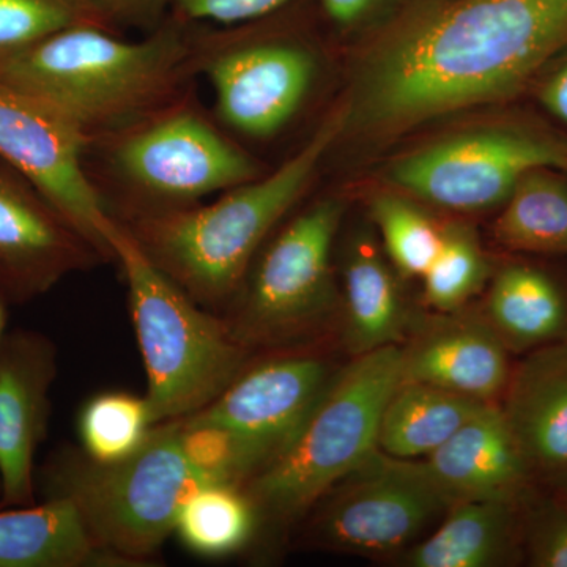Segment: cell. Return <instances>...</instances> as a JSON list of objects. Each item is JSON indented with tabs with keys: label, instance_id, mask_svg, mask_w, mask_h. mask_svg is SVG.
<instances>
[{
	"label": "cell",
	"instance_id": "obj_1",
	"mask_svg": "<svg viewBox=\"0 0 567 567\" xmlns=\"http://www.w3.org/2000/svg\"><path fill=\"white\" fill-rule=\"evenodd\" d=\"M567 50V0H405L353 41L339 144L386 147L450 115L516 99Z\"/></svg>",
	"mask_w": 567,
	"mask_h": 567
},
{
	"label": "cell",
	"instance_id": "obj_2",
	"mask_svg": "<svg viewBox=\"0 0 567 567\" xmlns=\"http://www.w3.org/2000/svg\"><path fill=\"white\" fill-rule=\"evenodd\" d=\"M196 80L194 22L175 14L142 40L78 25L0 61V87L58 112L85 144L174 102Z\"/></svg>",
	"mask_w": 567,
	"mask_h": 567
},
{
	"label": "cell",
	"instance_id": "obj_3",
	"mask_svg": "<svg viewBox=\"0 0 567 567\" xmlns=\"http://www.w3.org/2000/svg\"><path fill=\"white\" fill-rule=\"evenodd\" d=\"M344 122V104L336 102L305 144L262 177L227 189L212 204L118 223L196 303L210 311L226 308L265 241L311 192Z\"/></svg>",
	"mask_w": 567,
	"mask_h": 567
},
{
	"label": "cell",
	"instance_id": "obj_4",
	"mask_svg": "<svg viewBox=\"0 0 567 567\" xmlns=\"http://www.w3.org/2000/svg\"><path fill=\"white\" fill-rule=\"evenodd\" d=\"M84 167L121 223L203 204L270 171L205 110L194 85L141 121L87 142Z\"/></svg>",
	"mask_w": 567,
	"mask_h": 567
},
{
	"label": "cell",
	"instance_id": "obj_5",
	"mask_svg": "<svg viewBox=\"0 0 567 567\" xmlns=\"http://www.w3.org/2000/svg\"><path fill=\"white\" fill-rule=\"evenodd\" d=\"M317 0L223 29L194 25V69L213 92L212 114L241 144L278 140L303 117L322 84Z\"/></svg>",
	"mask_w": 567,
	"mask_h": 567
},
{
	"label": "cell",
	"instance_id": "obj_6",
	"mask_svg": "<svg viewBox=\"0 0 567 567\" xmlns=\"http://www.w3.org/2000/svg\"><path fill=\"white\" fill-rule=\"evenodd\" d=\"M43 477L48 498L70 499L92 539L128 567L151 565L197 488L226 483L194 456L177 421L156 425L133 456L111 464L63 451Z\"/></svg>",
	"mask_w": 567,
	"mask_h": 567
},
{
	"label": "cell",
	"instance_id": "obj_7",
	"mask_svg": "<svg viewBox=\"0 0 567 567\" xmlns=\"http://www.w3.org/2000/svg\"><path fill=\"white\" fill-rule=\"evenodd\" d=\"M106 238L128 287L153 420L158 425L200 412L248 368L252 350L221 316L196 303L156 268L114 218Z\"/></svg>",
	"mask_w": 567,
	"mask_h": 567
},
{
	"label": "cell",
	"instance_id": "obj_8",
	"mask_svg": "<svg viewBox=\"0 0 567 567\" xmlns=\"http://www.w3.org/2000/svg\"><path fill=\"white\" fill-rule=\"evenodd\" d=\"M399 383L401 346L357 354L333 375L292 443L245 484L259 524L300 520L368 464L379 451L380 420Z\"/></svg>",
	"mask_w": 567,
	"mask_h": 567
},
{
	"label": "cell",
	"instance_id": "obj_9",
	"mask_svg": "<svg viewBox=\"0 0 567 567\" xmlns=\"http://www.w3.org/2000/svg\"><path fill=\"white\" fill-rule=\"evenodd\" d=\"M346 212L341 194L317 197L265 241L221 316L241 344L254 350L301 341L334 315L333 248Z\"/></svg>",
	"mask_w": 567,
	"mask_h": 567
},
{
	"label": "cell",
	"instance_id": "obj_10",
	"mask_svg": "<svg viewBox=\"0 0 567 567\" xmlns=\"http://www.w3.org/2000/svg\"><path fill=\"white\" fill-rule=\"evenodd\" d=\"M567 141L528 122L495 118L458 126L391 156L383 188L458 215L499 210L536 167L561 169Z\"/></svg>",
	"mask_w": 567,
	"mask_h": 567
},
{
	"label": "cell",
	"instance_id": "obj_11",
	"mask_svg": "<svg viewBox=\"0 0 567 567\" xmlns=\"http://www.w3.org/2000/svg\"><path fill=\"white\" fill-rule=\"evenodd\" d=\"M451 506L412 461L377 451L312 507L308 539L363 557L402 555Z\"/></svg>",
	"mask_w": 567,
	"mask_h": 567
},
{
	"label": "cell",
	"instance_id": "obj_12",
	"mask_svg": "<svg viewBox=\"0 0 567 567\" xmlns=\"http://www.w3.org/2000/svg\"><path fill=\"white\" fill-rule=\"evenodd\" d=\"M333 375L316 354H282L249 364L212 404L177 421L226 435L246 484L292 443Z\"/></svg>",
	"mask_w": 567,
	"mask_h": 567
},
{
	"label": "cell",
	"instance_id": "obj_13",
	"mask_svg": "<svg viewBox=\"0 0 567 567\" xmlns=\"http://www.w3.org/2000/svg\"><path fill=\"white\" fill-rule=\"evenodd\" d=\"M85 140L58 112L0 87V158L24 174L84 235L104 262L115 260L112 218L84 167Z\"/></svg>",
	"mask_w": 567,
	"mask_h": 567
},
{
	"label": "cell",
	"instance_id": "obj_14",
	"mask_svg": "<svg viewBox=\"0 0 567 567\" xmlns=\"http://www.w3.org/2000/svg\"><path fill=\"white\" fill-rule=\"evenodd\" d=\"M102 262L99 249L51 200L0 158V287L28 300Z\"/></svg>",
	"mask_w": 567,
	"mask_h": 567
},
{
	"label": "cell",
	"instance_id": "obj_15",
	"mask_svg": "<svg viewBox=\"0 0 567 567\" xmlns=\"http://www.w3.org/2000/svg\"><path fill=\"white\" fill-rule=\"evenodd\" d=\"M55 347L14 333L0 347V507L33 505V461L50 420Z\"/></svg>",
	"mask_w": 567,
	"mask_h": 567
},
{
	"label": "cell",
	"instance_id": "obj_16",
	"mask_svg": "<svg viewBox=\"0 0 567 567\" xmlns=\"http://www.w3.org/2000/svg\"><path fill=\"white\" fill-rule=\"evenodd\" d=\"M412 464L451 505L468 499L520 502L533 477L498 402L481 409L439 450Z\"/></svg>",
	"mask_w": 567,
	"mask_h": 567
},
{
	"label": "cell",
	"instance_id": "obj_17",
	"mask_svg": "<svg viewBox=\"0 0 567 567\" xmlns=\"http://www.w3.org/2000/svg\"><path fill=\"white\" fill-rule=\"evenodd\" d=\"M513 365L486 320L454 319L424 328L401 347V382L423 383L481 402H498Z\"/></svg>",
	"mask_w": 567,
	"mask_h": 567
},
{
	"label": "cell",
	"instance_id": "obj_18",
	"mask_svg": "<svg viewBox=\"0 0 567 567\" xmlns=\"http://www.w3.org/2000/svg\"><path fill=\"white\" fill-rule=\"evenodd\" d=\"M502 399L533 476L567 475V339L529 352Z\"/></svg>",
	"mask_w": 567,
	"mask_h": 567
},
{
	"label": "cell",
	"instance_id": "obj_19",
	"mask_svg": "<svg viewBox=\"0 0 567 567\" xmlns=\"http://www.w3.org/2000/svg\"><path fill=\"white\" fill-rule=\"evenodd\" d=\"M374 227L350 235L342 252L339 306L350 352L363 354L399 346L409 327V309L401 292V276L377 244Z\"/></svg>",
	"mask_w": 567,
	"mask_h": 567
},
{
	"label": "cell",
	"instance_id": "obj_20",
	"mask_svg": "<svg viewBox=\"0 0 567 567\" xmlns=\"http://www.w3.org/2000/svg\"><path fill=\"white\" fill-rule=\"evenodd\" d=\"M0 567H128L89 535L73 503L0 511Z\"/></svg>",
	"mask_w": 567,
	"mask_h": 567
},
{
	"label": "cell",
	"instance_id": "obj_21",
	"mask_svg": "<svg viewBox=\"0 0 567 567\" xmlns=\"http://www.w3.org/2000/svg\"><path fill=\"white\" fill-rule=\"evenodd\" d=\"M483 319L507 350L533 352L567 339V297L543 268L505 264L488 279Z\"/></svg>",
	"mask_w": 567,
	"mask_h": 567
},
{
	"label": "cell",
	"instance_id": "obj_22",
	"mask_svg": "<svg viewBox=\"0 0 567 567\" xmlns=\"http://www.w3.org/2000/svg\"><path fill=\"white\" fill-rule=\"evenodd\" d=\"M524 499V498H522ZM520 502L454 503L427 539L402 555L410 567H492L513 559L522 537Z\"/></svg>",
	"mask_w": 567,
	"mask_h": 567
},
{
	"label": "cell",
	"instance_id": "obj_23",
	"mask_svg": "<svg viewBox=\"0 0 567 567\" xmlns=\"http://www.w3.org/2000/svg\"><path fill=\"white\" fill-rule=\"evenodd\" d=\"M481 402L423 383L401 382L388 399L379 427V451L417 461L446 443L481 409Z\"/></svg>",
	"mask_w": 567,
	"mask_h": 567
},
{
	"label": "cell",
	"instance_id": "obj_24",
	"mask_svg": "<svg viewBox=\"0 0 567 567\" xmlns=\"http://www.w3.org/2000/svg\"><path fill=\"white\" fill-rule=\"evenodd\" d=\"M492 237L507 251L567 254V174L528 171L499 208Z\"/></svg>",
	"mask_w": 567,
	"mask_h": 567
},
{
	"label": "cell",
	"instance_id": "obj_25",
	"mask_svg": "<svg viewBox=\"0 0 567 567\" xmlns=\"http://www.w3.org/2000/svg\"><path fill=\"white\" fill-rule=\"evenodd\" d=\"M257 528V511L244 487L210 483L183 503L174 535L200 557L223 558L248 546Z\"/></svg>",
	"mask_w": 567,
	"mask_h": 567
},
{
	"label": "cell",
	"instance_id": "obj_26",
	"mask_svg": "<svg viewBox=\"0 0 567 567\" xmlns=\"http://www.w3.org/2000/svg\"><path fill=\"white\" fill-rule=\"evenodd\" d=\"M369 219L401 279L423 278L442 248L445 223L427 205L383 186L369 200Z\"/></svg>",
	"mask_w": 567,
	"mask_h": 567
},
{
	"label": "cell",
	"instance_id": "obj_27",
	"mask_svg": "<svg viewBox=\"0 0 567 567\" xmlns=\"http://www.w3.org/2000/svg\"><path fill=\"white\" fill-rule=\"evenodd\" d=\"M155 427L147 398L126 391L93 395L78 416L82 453L102 464L133 456Z\"/></svg>",
	"mask_w": 567,
	"mask_h": 567
},
{
	"label": "cell",
	"instance_id": "obj_28",
	"mask_svg": "<svg viewBox=\"0 0 567 567\" xmlns=\"http://www.w3.org/2000/svg\"><path fill=\"white\" fill-rule=\"evenodd\" d=\"M492 271L475 226L447 221L442 248L421 278L424 303L440 315H454L486 289Z\"/></svg>",
	"mask_w": 567,
	"mask_h": 567
},
{
	"label": "cell",
	"instance_id": "obj_29",
	"mask_svg": "<svg viewBox=\"0 0 567 567\" xmlns=\"http://www.w3.org/2000/svg\"><path fill=\"white\" fill-rule=\"evenodd\" d=\"M78 25L111 31L87 0H0V61Z\"/></svg>",
	"mask_w": 567,
	"mask_h": 567
},
{
	"label": "cell",
	"instance_id": "obj_30",
	"mask_svg": "<svg viewBox=\"0 0 567 567\" xmlns=\"http://www.w3.org/2000/svg\"><path fill=\"white\" fill-rule=\"evenodd\" d=\"M522 539L529 565L567 567V505L565 499L543 498L527 506L522 517Z\"/></svg>",
	"mask_w": 567,
	"mask_h": 567
},
{
	"label": "cell",
	"instance_id": "obj_31",
	"mask_svg": "<svg viewBox=\"0 0 567 567\" xmlns=\"http://www.w3.org/2000/svg\"><path fill=\"white\" fill-rule=\"evenodd\" d=\"M324 20L350 41L363 39L398 13L405 0H317Z\"/></svg>",
	"mask_w": 567,
	"mask_h": 567
},
{
	"label": "cell",
	"instance_id": "obj_32",
	"mask_svg": "<svg viewBox=\"0 0 567 567\" xmlns=\"http://www.w3.org/2000/svg\"><path fill=\"white\" fill-rule=\"evenodd\" d=\"M297 2L300 0H173V14L189 22L210 21L229 28L260 20Z\"/></svg>",
	"mask_w": 567,
	"mask_h": 567
},
{
	"label": "cell",
	"instance_id": "obj_33",
	"mask_svg": "<svg viewBox=\"0 0 567 567\" xmlns=\"http://www.w3.org/2000/svg\"><path fill=\"white\" fill-rule=\"evenodd\" d=\"M92 9L106 22L111 31L121 33L123 28H158L173 7V0H87Z\"/></svg>",
	"mask_w": 567,
	"mask_h": 567
},
{
	"label": "cell",
	"instance_id": "obj_34",
	"mask_svg": "<svg viewBox=\"0 0 567 567\" xmlns=\"http://www.w3.org/2000/svg\"><path fill=\"white\" fill-rule=\"evenodd\" d=\"M539 102L548 114L567 125V59L540 84Z\"/></svg>",
	"mask_w": 567,
	"mask_h": 567
},
{
	"label": "cell",
	"instance_id": "obj_35",
	"mask_svg": "<svg viewBox=\"0 0 567 567\" xmlns=\"http://www.w3.org/2000/svg\"><path fill=\"white\" fill-rule=\"evenodd\" d=\"M551 483L557 487L558 494L567 498V475L559 476L557 480L551 481Z\"/></svg>",
	"mask_w": 567,
	"mask_h": 567
},
{
	"label": "cell",
	"instance_id": "obj_36",
	"mask_svg": "<svg viewBox=\"0 0 567 567\" xmlns=\"http://www.w3.org/2000/svg\"><path fill=\"white\" fill-rule=\"evenodd\" d=\"M3 328H6V308H3L2 298H0V347L3 342Z\"/></svg>",
	"mask_w": 567,
	"mask_h": 567
},
{
	"label": "cell",
	"instance_id": "obj_37",
	"mask_svg": "<svg viewBox=\"0 0 567 567\" xmlns=\"http://www.w3.org/2000/svg\"><path fill=\"white\" fill-rule=\"evenodd\" d=\"M559 171H563V173L567 174V155H566L565 162H563L561 169H559Z\"/></svg>",
	"mask_w": 567,
	"mask_h": 567
},
{
	"label": "cell",
	"instance_id": "obj_38",
	"mask_svg": "<svg viewBox=\"0 0 567 567\" xmlns=\"http://www.w3.org/2000/svg\"><path fill=\"white\" fill-rule=\"evenodd\" d=\"M559 496H561V495H559ZM561 498H563V499H565V503H566V505H567V498H566V496H561Z\"/></svg>",
	"mask_w": 567,
	"mask_h": 567
},
{
	"label": "cell",
	"instance_id": "obj_39",
	"mask_svg": "<svg viewBox=\"0 0 567 567\" xmlns=\"http://www.w3.org/2000/svg\"><path fill=\"white\" fill-rule=\"evenodd\" d=\"M440 2H446V0H440Z\"/></svg>",
	"mask_w": 567,
	"mask_h": 567
}]
</instances>
